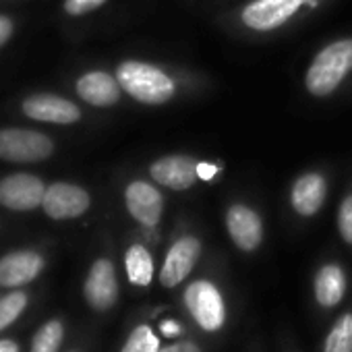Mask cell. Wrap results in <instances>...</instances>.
<instances>
[{
	"label": "cell",
	"mask_w": 352,
	"mask_h": 352,
	"mask_svg": "<svg viewBox=\"0 0 352 352\" xmlns=\"http://www.w3.org/2000/svg\"><path fill=\"white\" fill-rule=\"evenodd\" d=\"M114 75L131 100L151 108L197 98L214 87L212 77L204 71L143 58H126L118 63Z\"/></svg>",
	"instance_id": "1"
},
{
	"label": "cell",
	"mask_w": 352,
	"mask_h": 352,
	"mask_svg": "<svg viewBox=\"0 0 352 352\" xmlns=\"http://www.w3.org/2000/svg\"><path fill=\"white\" fill-rule=\"evenodd\" d=\"M333 0H241L216 15V25L241 42H267L292 34Z\"/></svg>",
	"instance_id": "2"
},
{
	"label": "cell",
	"mask_w": 352,
	"mask_h": 352,
	"mask_svg": "<svg viewBox=\"0 0 352 352\" xmlns=\"http://www.w3.org/2000/svg\"><path fill=\"white\" fill-rule=\"evenodd\" d=\"M352 77V36H340L323 44L302 73V89L313 100H329Z\"/></svg>",
	"instance_id": "3"
},
{
	"label": "cell",
	"mask_w": 352,
	"mask_h": 352,
	"mask_svg": "<svg viewBox=\"0 0 352 352\" xmlns=\"http://www.w3.org/2000/svg\"><path fill=\"white\" fill-rule=\"evenodd\" d=\"M212 164H206L193 153H164L147 164V176L160 185L164 191L172 193H187L199 187V183H206L210 176L206 170Z\"/></svg>",
	"instance_id": "4"
},
{
	"label": "cell",
	"mask_w": 352,
	"mask_h": 352,
	"mask_svg": "<svg viewBox=\"0 0 352 352\" xmlns=\"http://www.w3.org/2000/svg\"><path fill=\"white\" fill-rule=\"evenodd\" d=\"M124 208L143 230L155 232L166 212L164 189L151 179H133L124 187Z\"/></svg>",
	"instance_id": "5"
},
{
	"label": "cell",
	"mask_w": 352,
	"mask_h": 352,
	"mask_svg": "<svg viewBox=\"0 0 352 352\" xmlns=\"http://www.w3.org/2000/svg\"><path fill=\"white\" fill-rule=\"evenodd\" d=\"M329 197V174L323 168H309L294 176L288 189L290 210L298 218H315Z\"/></svg>",
	"instance_id": "6"
},
{
	"label": "cell",
	"mask_w": 352,
	"mask_h": 352,
	"mask_svg": "<svg viewBox=\"0 0 352 352\" xmlns=\"http://www.w3.org/2000/svg\"><path fill=\"white\" fill-rule=\"evenodd\" d=\"M204 251V243L197 234L193 232H183L181 236H176L172 245L166 251L162 270H160V282L166 288H174L195 270L199 257Z\"/></svg>",
	"instance_id": "7"
},
{
	"label": "cell",
	"mask_w": 352,
	"mask_h": 352,
	"mask_svg": "<svg viewBox=\"0 0 352 352\" xmlns=\"http://www.w3.org/2000/svg\"><path fill=\"white\" fill-rule=\"evenodd\" d=\"M224 224L230 241L245 253H253L261 247L265 226L261 214L247 201H232L224 212Z\"/></svg>",
	"instance_id": "8"
},
{
	"label": "cell",
	"mask_w": 352,
	"mask_h": 352,
	"mask_svg": "<svg viewBox=\"0 0 352 352\" xmlns=\"http://www.w3.org/2000/svg\"><path fill=\"white\" fill-rule=\"evenodd\" d=\"M185 305L193 319L208 331H216L224 325L226 307L222 292L210 280H195L185 290Z\"/></svg>",
	"instance_id": "9"
},
{
	"label": "cell",
	"mask_w": 352,
	"mask_h": 352,
	"mask_svg": "<svg viewBox=\"0 0 352 352\" xmlns=\"http://www.w3.org/2000/svg\"><path fill=\"white\" fill-rule=\"evenodd\" d=\"M54 143L50 137L28 129H0V157L7 162H42L50 157Z\"/></svg>",
	"instance_id": "10"
},
{
	"label": "cell",
	"mask_w": 352,
	"mask_h": 352,
	"mask_svg": "<svg viewBox=\"0 0 352 352\" xmlns=\"http://www.w3.org/2000/svg\"><path fill=\"white\" fill-rule=\"evenodd\" d=\"M46 187L34 174H11L0 181V204L15 212H28L44 204Z\"/></svg>",
	"instance_id": "11"
},
{
	"label": "cell",
	"mask_w": 352,
	"mask_h": 352,
	"mask_svg": "<svg viewBox=\"0 0 352 352\" xmlns=\"http://www.w3.org/2000/svg\"><path fill=\"white\" fill-rule=\"evenodd\" d=\"M44 212L52 220H73L83 216L89 206L91 197L85 189L71 185V183H54L46 187L44 195Z\"/></svg>",
	"instance_id": "12"
},
{
	"label": "cell",
	"mask_w": 352,
	"mask_h": 352,
	"mask_svg": "<svg viewBox=\"0 0 352 352\" xmlns=\"http://www.w3.org/2000/svg\"><path fill=\"white\" fill-rule=\"evenodd\" d=\"M83 292H85L87 302L98 311H106L116 302V298H118V280H116L114 263L110 259L102 257L89 267Z\"/></svg>",
	"instance_id": "13"
},
{
	"label": "cell",
	"mask_w": 352,
	"mask_h": 352,
	"mask_svg": "<svg viewBox=\"0 0 352 352\" xmlns=\"http://www.w3.org/2000/svg\"><path fill=\"white\" fill-rule=\"evenodd\" d=\"M23 112L42 122H56V124H73L81 118V108L60 96L54 94H38L23 102Z\"/></svg>",
	"instance_id": "14"
},
{
	"label": "cell",
	"mask_w": 352,
	"mask_h": 352,
	"mask_svg": "<svg viewBox=\"0 0 352 352\" xmlns=\"http://www.w3.org/2000/svg\"><path fill=\"white\" fill-rule=\"evenodd\" d=\"M77 94L89 106L110 108V106H116L120 102L124 91L120 87L116 75H110L106 71H89V73L79 77Z\"/></svg>",
	"instance_id": "15"
},
{
	"label": "cell",
	"mask_w": 352,
	"mask_h": 352,
	"mask_svg": "<svg viewBox=\"0 0 352 352\" xmlns=\"http://www.w3.org/2000/svg\"><path fill=\"white\" fill-rule=\"evenodd\" d=\"M44 270L42 255L34 251H15L0 259V286L17 288L40 276Z\"/></svg>",
	"instance_id": "16"
},
{
	"label": "cell",
	"mask_w": 352,
	"mask_h": 352,
	"mask_svg": "<svg viewBox=\"0 0 352 352\" xmlns=\"http://www.w3.org/2000/svg\"><path fill=\"white\" fill-rule=\"evenodd\" d=\"M346 292V274L338 263H325L315 276V298L321 307H336Z\"/></svg>",
	"instance_id": "17"
},
{
	"label": "cell",
	"mask_w": 352,
	"mask_h": 352,
	"mask_svg": "<svg viewBox=\"0 0 352 352\" xmlns=\"http://www.w3.org/2000/svg\"><path fill=\"white\" fill-rule=\"evenodd\" d=\"M124 270L135 286H149L153 280V257L143 243H133L124 253Z\"/></svg>",
	"instance_id": "18"
},
{
	"label": "cell",
	"mask_w": 352,
	"mask_h": 352,
	"mask_svg": "<svg viewBox=\"0 0 352 352\" xmlns=\"http://www.w3.org/2000/svg\"><path fill=\"white\" fill-rule=\"evenodd\" d=\"M63 336H65V327L58 319L44 323L38 329V333L34 336L32 352H58V348L63 344Z\"/></svg>",
	"instance_id": "19"
},
{
	"label": "cell",
	"mask_w": 352,
	"mask_h": 352,
	"mask_svg": "<svg viewBox=\"0 0 352 352\" xmlns=\"http://www.w3.org/2000/svg\"><path fill=\"white\" fill-rule=\"evenodd\" d=\"M325 352H352V313L336 321L325 340Z\"/></svg>",
	"instance_id": "20"
},
{
	"label": "cell",
	"mask_w": 352,
	"mask_h": 352,
	"mask_svg": "<svg viewBox=\"0 0 352 352\" xmlns=\"http://www.w3.org/2000/svg\"><path fill=\"white\" fill-rule=\"evenodd\" d=\"M336 226L340 232V239L352 247V183H348L340 206H338V214H336Z\"/></svg>",
	"instance_id": "21"
},
{
	"label": "cell",
	"mask_w": 352,
	"mask_h": 352,
	"mask_svg": "<svg viewBox=\"0 0 352 352\" xmlns=\"http://www.w3.org/2000/svg\"><path fill=\"white\" fill-rule=\"evenodd\" d=\"M28 307V294L25 292H11L0 298V331L9 327Z\"/></svg>",
	"instance_id": "22"
},
{
	"label": "cell",
	"mask_w": 352,
	"mask_h": 352,
	"mask_svg": "<svg viewBox=\"0 0 352 352\" xmlns=\"http://www.w3.org/2000/svg\"><path fill=\"white\" fill-rule=\"evenodd\" d=\"M122 352H160V340L147 325H139L122 346Z\"/></svg>",
	"instance_id": "23"
},
{
	"label": "cell",
	"mask_w": 352,
	"mask_h": 352,
	"mask_svg": "<svg viewBox=\"0 0 352 352\" xmlns=\"http://www.w3.org/2000/svg\"><path fill=\"white\" fill-rule=\"evenodd\" d=\"M108 0H65V11L71 17H81L87 13H94L96 9L104 7Z\"/></svg>",
	"instance_id": "24"
},
{
	"label": "cell",
	"mask_w": 352,
	"mask_h": 352,
	"mask_svg": "<svg viewBox=\"0 0 352 352\" xmlns=\"http://www.w3.org/2000/svg\"><path fill=\"white\" fill-rule=\"evenodd\" d=\"M160 352H201V350L193 342H176L168 348H160Z\"/></svg>",
	"instance_id": "25"
},
{
	"label": "cell",
	"mask_w": 352,
	"mask_h": 352,
	"mask_svg": "<svg viewBox=\"0 0 352 352\" xmlns=\"http://www.w3.org/2000/svg\"><path fill=\"white\" fill-rule=\"evenodd\" d=\"M11 34H13V23H11V19L0 15V46L9 42Z\"/></svg>",
	"instance_id": "26"
},
{
	"label": "cell",
	"mask_w": 352,
	"mask_h": 352,
	"mask_svg": "<svg viewBox=\"0 0 352 352\" xmlns=\"http://www.w3.org/2000/svg\"><path fill=\"white\" fill-rule=\"evenodd\" d=\"M162 333L174 338V336H179V333H181V325L176 323V321H164V323H162Z\"/></svg>",
	"instance_id": "27"
},
{
	"label": "cell",
	"mask_w": 352,
	"mask_h": 352,
	"mask_svg": "<svg viewBox=\"0 0 352 352\" xmlns=\"http://www.w3.org/2000/svg\"><path fill=\"white\" fill-rule=\"evenodd\" d=\"M0 352H19V346L13 340H0Z\"/></svg>",
	"instance_id": "28"
}]
</instances>
